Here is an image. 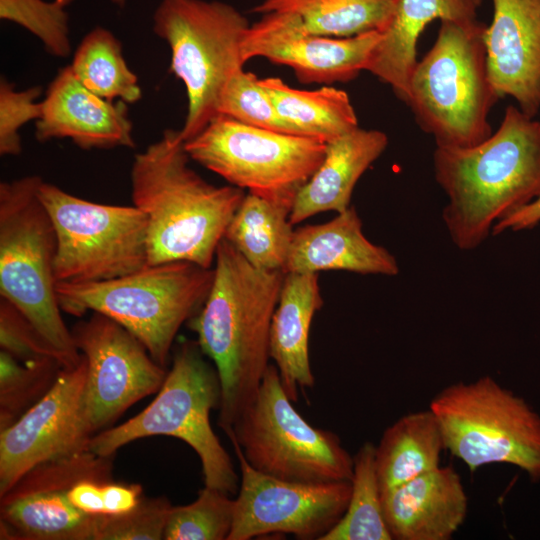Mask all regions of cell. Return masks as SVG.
I'll return each mask as SVG.
<instances>
[{
	"mask_svg": "<svg viewBox=\"0 0 540 540\" xmlns=\"http://www.w3.org/2000/svg\"><path fill=\"white\" fill-rule=\"evenodd\" d=\"M269 364L257 394L226 435L257 471L292 482L351 481L354 459L334 432L313 427Z\"/></svg>",
	"mask_w": 540,
	"mask_h": 540,
	"instance_id": "30bf717a",
	"label": "cell"
},
{
	"mask_svg": "<svg viewBox=\"0 0 540 540\" xmlns=\"http://www.w3.org/2000/svg\"><path fill=\"white\" fill-rule=\"evenodd\" d=\"M203 355L197 341H183L174 353L172 367L156 398L123 424L95 434L88 450L108 457L138 439L158 435L175 437L199 456L204 486L230 495L238 493L239 477L209 420L210 411L219 408L220 380L216 368Z\"/></svg>",
	"mask_w": 540,
	"mask_h": 540,
	"instance_id": "8992f818",
	"label": "cell"
},
{
	"mask_svg": "<svg viewBox=\"0 0 540 540\" xmlns=\"http://www.w3.org/2000/svg\"><path fill=\"white\" fill-rule=\"evenodd\" d=\"M184 148L190 159L232 186L292 210L297 193L321 165L326 142L216 114Z\"/></svg>",
	"mask_w": 540,
	"mask_h": 540,
	"instance_id": "8fae6325",
	"label": "cell"
},
{
	"mask_svg": "<svg viewBox=\"0 0 540 540\" xmlns=\"http://www.w3.org/2000/svg\"><path fill=\"white\" fill-rule=\"evenodd\" d=\"M213 277V268L174 261L107 281L57 283L56 293L62 312L80 317L92 311L109 317L166 367L180 327L202 307Z\"/></svg>",
	"mask_w": 540,
	"mask_h": 540,
	"instance_id": "5b68a950",
	"label": "cell"
},
{
	"mask_svg": "<svg viewBox=\"0 0 540 540\" xmlns=\"http://www.w3.org/2000/svg\"><path fill=\"white\" fill-rule=\"evenodd\" d=\"M476 9L467 0H396L393 15L372 52L366 71L388 84L395 95L407 103L422 31L437 19L477 24L480 21Z\"/></svg>",
	"mask_w": 540,
	"mask_h": 540,
	"instance_id": "7402d4cb",
	"label": "cell"
},
{
	"mask_svg": "<svg viewBox=\"0 0 540 540\" xmlns=\"http://www.w3.org/2000/svg\"><path fill=\"white\" fill-rule=\"evenodd\" d=\"M213 270L210 291L189 327L217 370V425L227 434L255 398L270 364L271 323L285 273L254 267L224 238Z\"/></svg>",
	"mask_w": 540,
	"mask_h": 540,
	"instance_id": "6da1fadb",
	"label": "cell"
},
{
	"mask_svg": "<svg viewBox=\"0 0 540 540\" xmlns=\"http://www.w3.org/2000/svg\"><path fill=\"white\" fill-rule=\"evenodd\" d=\"M284 273L349 271L395 276L396 258L384 247L370 242L362 220L350 206L332 220L294 230Z\"/></svg>",
	"mask_w": 540,
	"mask_h": 540,
	"instance_id": "44dd1931",
	"label": "cell"
},
{
	"mask_svg": "<svg viewBox=\"0 0 540 540\" xmlns=\"http://www.w3.org/2000/svg\"><path fill=\"white\" fill-rule=\"evenodd\" d=\"M229 496L219 489L204 486L194 502L172 506L163 539L227 540L235 511V499Z\"/></svg>",
	"mask_w": 540,
	"mask_h": 540,
	"instance_id": "1f68e13d",
	"label": "cell"
},
{
	"mask_svg": "<svg viewBox=\"0 0 540 540\" xmlns=\"http://www.w3.org/2000/svg\"><path fill=\"white\" fill-rule=\"evenodd\" d=\"M40 86L18 91L5 78L0 81V154L17 156L22 144L19 131L27 122L37 121L42 115Z\"/></svg>",
	"mask_w": 540,
	"mask_h": 540,
	"instance_id": "d590c367",
	"label": "cell"
},
{
	"mask_svg": "<svg viewBox=\"0 0 540 540\" xmlns=\"http://www.w3.org/2000/svg\"><path fill=\"white\" fill-rule=\"evenodd\" d=\"M64 367L54 358L19 362L0 351V431L15 423L54 386Z\"/></svg>",
	"mask_w": 540,
	"mask_h": 540,
	"instance_id": "4dcf8cb0",
	"label": "cell"
},
{
	"mask_svg": "<svg viewBox=\"0 0 540 540\" xmlns=\"http://www.w3.org/2000/svg\"><path fill=\"white\" fill-rule=\"evenodd\" d=\"M381 503L395 540H450L468 512L465 487L452 466H440L382 491Z\"/></svg>",
	"mask_w": 540,
	"mask_h": 540,
	"instance_id": "ffe728a7",
	"label": "cell"
},
{
	"mask_svg": "<svg viewBox=\"0 0 540 540\" xmlns=\"http://www.w3.org/2000/svg\"><path fill=\"white\" fill-rule=\"evenodd\" d=\"M250 24L230 4L206 0H161L153 30L171 51V72L187 94V115L179 134L196 136L217 114L221 92L245 62L242 43Z\"/></svg>",
	"mask_w": 540,
	"mask_h": 540,
	"instance_id": "9c48e42d",
	"label": "cell"
},
{
	"mask_svg": "<svg viewBox=\"0 0 540 540\" xmlns=\"http://www.w3.org/2000/svg\"><path fill=\"white\" fill-rule=\"evenodd\" d=\"M113 4L123 7L125 5L126 0H110Z\"/></svg>",
	"mask_w": 540,
	"mask_h": 540,
	"instance_id": "ab89813d",
	"label": "cell"
},
{
	"mask_svg": "<svg viewBox=\"0 0 540 540\" xmlns=\"http://www.w3.org/2000/svg\"><path fill=\"white\" fill-rule=\"evenodd\" d=\"M114 456L90 450L41 462L0 496L1 540H93L97 516L69 500L79 481L112 479Z\"/></svg>",
	"mask_w": 540,
	"mask_h": 540,
	"instance_id": "4fadbf2b",
	"label": "cell"
},
{
	"mask_svg": "<svg viewBox=\"0 0 540 540\" xmlns=\"http://www.w3.org/2000/svg\"><path fill=\"white\" fill-rule=\"evenodd\" d=\"M381 36L380 31L344 38L316 35L297 15L271 12L247 29L242 58L245 63L263 57L286 65L304 84L348 82L367 69Z\"/></svg>",
	"mask_w": 540,
	"mask_h": 540,
	"instance_id": "e0dca14e",
	"label": "cell"
},
{
	"mask_svg": "<svg viewBox=\"0 0 540 540\" xmlns=\"http://www.w3.org/2000/svg\"><path fill=\"white\" fill-rule=\"evenodd\" d=\"M485 28L441 21L432 48L414 68L406 104L436 147H472L493 133L488 117L500 97L489 79Z\"/></svg>",
	"mask_w": 540,
	"mask_h": 540,
	"instance_id": "277c9868",
	"label": "cell"
},
{
	"mask_svg": "<svg viewBox=\"0 0 540 540\" xmlns=\"http://www.w3.org/2000/svg\"><path fill=\"white\" fill-rule=\"evenodd\" d=\"M290 213V208L248 192L233 215L224 239L254 267L283 271L294 233Z\"/></svg>",
	"mask_w": 540,
	"mask_h": 540,
	"instance_id": "484cf974",
	"label": "cell"
},
{
	"mask_svg": "<svg viewBox=\"0 0 540 540\" xmlns=\"http://www.w3.org/2000/svg\"><path fill=\"white\" fill-rule=\"evenodd\" d=\"M42 106L35 123L40 142L68 138L84 150L135 147L127 103L94 94L76 79L70 66L59 70Z\"/></svg>",
	"mask_w": 540,
	"mask_h": 540,
	"instance_id": "d6986e66",
	"label": "cell"
},
{
	"mask_svg": "<svg viewBox=\"0 0 540 540\" xmlns=\"http://www.w3.org/2000/svg\"><path fill=\"white\" fill-rule=\"evenodd\" d=\"M38 194L56 234V284L112 280L148 265L146 218L134 205L91 202L44 181Z\"/></svg>",
	"mask_w": 540,
	"mask_h": 540,
	"instance_id": "7c38bea8",
	"label": "cell"
},
{
	"mask_svg": "<svg viewBox=\"0 0 540 540\" xmlns=\"http://www.w3.org/2000/svg\"><path fill=\"white\" fill-rule=\"evenodd\" d=\"M188 160L179 130L171 129L134 157L131 197L146 218L148 265L188 261L213 268L245 196L241 188L208 183Z\"/></svg>",
	"mask_w": 540,
	"mask_h": 540,
	"instance_id": "3957f363",
	"label": "cell"
},
{
	"mask_svg": "<svg viewBox=\"0 0 540 540\" xmlns=\"http://www.w3.org/2000/svg\"><path fill=\"white\" fill-rule=\"evenodd\" d=\"M395 4L396 0H261L253 11L293 13L310 33L344 38L383 32Z\"/></svg>",
	"mask_w": 540,
	"mask_h": 540,
	"instance_id": "83f0119b",
	"label": "cell"
},
{
	"mask_svg": "<svg viewBox=\"0 0 540 540\" xmlns=\"http://www.w3.org/2000/svg\"><path fill=\"white\" fill-rule=\"evenodd\" d=\"M0 347L22 363L54 358L65 368L59 352L13 304L4 298L0 300Z\"/></svg>",
	"mask_w": 540,
	"mask_h": 540,
	"instance_id": "8d00e7d4",
	"label": "cell"
},
{
	"mask_svg": "<svg viewBox=\"0 0 540 540\" xmlns=\"http://www.w3.org/2000/svg\"><path fill=\"white\" fill-rule=\"evenodd\" d=\"M74 0H0V18L20 25L36 36L56 57L71 52L68 5Z\"/></svg>",
	"mask_w": 540,
	"mask_h": 540,
	"instance_id": "836d02e7",
	"label": "cell"
},
{
	"mask_svg": "<svg viewBox=\"0 0 540 540\" xmlns=\"http://www.w3.org/2000/svg\"><path fill=\"white\" fill-rule=\"evenodd\" d=\"M36 175L0 183V295L13 304L62 356L81 360L59 306L54 262L57 239Z\"/></svg>",
	"mask_w": 540,
	"mask_h": 540,
	"instance_id": "52a82bcc",
	"label": "cell"
},
{
	"mask_svg": "<svg viewBox=\"0 0 540 540\" xmlns=\"http://www.w3.org/2000/svg\"><path fill=\"white\" fill-rule=\"evenodd\" d=\"M280 116L304 137L334 140L359 127L348 94L323 86L316 90L292 88L278 77L259 79Z\"/></svg>",
	"mask_w": 540,
	"mask_h": 540,
	"instance_id": "4316f807",
	"label": "cell"
},
{
	"mask_svg": "<svg viewBox=\"0 0 540 540\" xmlns=\"http://www.w3.org/2000/svg\"><path fill=\"white\" fill-rule=\"evenodd\" d=\"M172 506L165 496H143L126 513L97 516L93 540H161Z\"/></svg>",
	"mask_w": 540,
	"mask_h": 540,
	"instance_id": "e575fe53",
	"label": "cell"
},
{
	"mask_svg": "<svg viewBox=\"0 0 540 540\" xmlns=\"http://www.w3.org/2000/svg\"><path fill=\"white\" fill-rule=\"evenodd\" d=\"M143 489L136 483L106 481L101 486L102 515H120L137 506L143 497Z\"/></svg>",
	"mask_w": 540,
	"mask_h": 540,
	"instance_id": "74e56055",
	"label": "cell"
},
{
	"mask_svg": "<svg viewBox=\"0 0 540 540\" xmlns=\"http://www.w3.org/2000/svg\"><path fill=\"white\" fill-rule=\"evenodd\" d=\"M387 145L384 132L360 127L327 142L321 165L296 195L291 224L321 212L348 209L356 183Z\"/></svg>",
	"mask_w": 540,
	"mask_h": 540,
	"instance_id": "603a6c76",
	"label": "cell"
},
{
	"mask_svg": "<svg viewBox=\"0 0 540 540\" xmlns=\"http://www.w3.org/2000/svg\"><path fill=\"white\" fill-rule=\"evenodd\" d=\"M444 450L441 427L429 408L401 416L384 430L376 446L381 492L437 469Z\"/></svg>",
	"mask_w": 540,
	"mask_h": 540,
	"instance_id": "d4e9b609",
	"label": "cell"
},
{
	"mask_svg": "<svg viewBox=\"0 0 540 540\" xmlns=\"http://www.w3.org/2000/svg\"><path fill=\"white\" fill-rule=\"evenodd\" d=\"M468 2H470L474 7H479L482 3V0H467Z\"/></svg>",
	"mask_w": 540,
	"mask_h": 540,
	"instance_id": "60d3db41",
	"label": "cell"
},
{
	"mask_svg": "<svg viewBox=\"0 0 540 540\" xmlns=\"http://www.w3.org/2000/svg\"><path fill=\"white\" fill-rule=\"evenodd\" d=\"M69 66L84 87L103 99L132 104L142 98L138 77L123 57L121 42L104 27H95L83 37Z\"/></svg>",
	"mask_w": 540,
	"mask_h": 540,
	"instance_id": "f1b7e54d",
	"label": "cell"
},
{
	"mask_svg": "<svg viewBox=\"0 0 540 540\" xmlns=\"http://www.w3.org/2000/svg\"><path fill=\"white\" fill-rule=\"evenodd\" d=\"M86 382L82 355L78 364L62 369L40 401L0 431V496L35 465L88 449L93 434L86 414Z\"/></svg>",
	"mask_w": 540,
	"mask_h": 540,
	"instance_id": "2e32d148",
	"label": "cell"
},
{
	"mask_svg": "<svg viewBox=\"0 0 540 540\" xmlns=\"http://www.w3.org/2000/svg\"><path fill=\"white\" fill-rule=\"evenodd\" d=\"M540 223V197L522 209L514 212L506 218L495 223L492 229L493 235L505 231H521L532 229Z\"/></svg>",
	"mask_w": 540,
	"mask_h": 540,
	"instance_id": "f35d334b",
	"label": "cell"
},
{
	"mask_svg": "<svg viewBox=\"0 0 540 540\" xmlns=\"http://www.w3.org/2000/svg\"><path fill=\"white\" fill-rule=\"evenodd\" d=\"M375 451L376 446L366 441L353 456L347 509L320 540H392L383 516Z\"/></svg>",
	"mask_w": 540,
	"mask_h": 540,
	"instance_id": "f546056e",
	"label": "cell"
},
{
	"mask_svg": "<svg viewBox=\"0 0 540 540\" xmlns=\"http://www.w3.org/2000/svg\"><path fill=\"white\" fill-rule=\"evenodd\" d=\"M71 333L87 361L86 414L94 436L158 392L168 371L131 332L100 313L76 323Z\"/></svg>",
	"mask_w": 540,
	"mask_h": 540,
	"instance_id": "9a60e30c",
	"label": "cell"
},
{
	"mask_svg": "<svg viewBox=\"0 0 540 540\" xmlns=\"http://www.w3.org/2000/svg\"><path fill=\"white\" fill-rule=\"evenodd\" d=\"M217 114H224L249 126L301 136L278 113L272 99L250 72L239 69L224 86Z\"/></svg>",
	"mask_w": 540,
	"mask_h": 540,
	"instance_id": "d6a6232c",
	"label": "cell"
},
{
	"mask_svg": "<svg viewBox=\"0 0 540 540\" xmlns=\"http://www.w3.org/2000/svg\"><path fill=\"white\" fill-rule=\"evenodd\" d=\"M429 409L441 427L445 450L470 472L508 464L531 482L540 481V414L494 377L451 383L431 399Z\"/></svg>",
	"mask_w": 540,
	"mask_h": 540,
	"instance_id": "ba28073f",
	"label": "cell"
},
{
	"mask_svg": "<svg viewBox=\"0 0 540 540\" xmlns=\"http://www.w3.org/2000/svg\"><path fill=\"white\" fill-rule=\"evenodd\" d=\"M484 31L489 79L529 117L540 110V0H492Z\"/></svg>",
	"mask_w": 540,
	"mask_h": 540,
	"instance_id": "ac0fdd59",
	"label": "cell"
},
{
	"mask_svg": "<svg viewBox=\"0 0 540 540\" xmlns=\"http://www.w3.org/2000/svg\"><path fill=\"white\" fill-rule=\"evenodd\" d=\"M318 273H285L270 330V359L275 362L287 396L296 402L299 390L315 383L309 358V333L322 307Z\"/></svg>",
	"mask_w": 540,
	"mask_h": 540,
	"instance_id": "cb8c5ba5",
	"label": "cell"
},
{
	"mask_svg": "<svg viewBox=\"0 0 540 540\" xmlns=\"http://www.w3.org/2000/svg\"><path fill=\"white\" fill-rule=\"evenodd\" d=\"M230 441L241 480L227 540H249L272 533L320 540L345 513L351 481L310 484L282 480L254 469L239 445Z\"/></svg>",
	"mask_w": 540,
	"mask_h": 540,
	"instance_id": "5bb4252c",
	"label": "cell"
},
{
	"mask_svg": "<svg viewBox=\"0 0 540 540\" xmlns=\"http://www.w3.org/2000/svg\"><path fill=\"white\" fill-rule=\"evenodd\" d=\"M436 182L448 197L442 219L462 251L479 247L496 222L540 197V121L509 105L477 145L436 147Z\"/></svg>",
	"mask_w": 540,
	"mask_h": 540,
	"instance_id": "7a4b0ae2",
	"label": "cell"
}]
</instances>
